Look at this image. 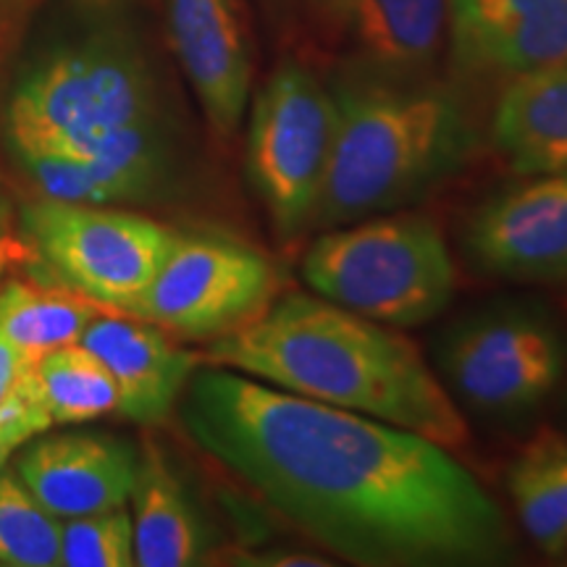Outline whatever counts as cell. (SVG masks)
Masks as SVG:
<instances>
[{
	"label": "cell",
	"instance_id": "cell-1",
	"mask_svg": "<svg viewBox=\"0 0 567 567\" xmlns=\"http://www.w3.org/2000/svg\"><path fill=\"white\" fill-rule=\"evenodd\" d=\"M187 434L337 557L365 567L513 559L505 513L442 444L379 417L195 371Z\"/></svg>",
	"mask_w": 567,
	"mask_h": 567
},
{
	"label": "cell",
	"instance_id": "cell-2",
	"mask_svg": "<svg viewBox=\"0 0 567 567\" xmlns=\"http://www.w3.org/2000/svg\"><path fill=\"white\" fill-rule=\"evenodd\" d=\"M9 137L51 200H142L168 176L151 71L113 34L71 45L34 69L11 97Z\"/></svg>",
	"mask_w": 567,
	"mask_h": 567
},
{
	"label": "cell",
	"instance_id": "cell-3",
	"mask_svg": "<svg viewBox=\"0 0 567 567\" xmlns=\"http://www.w3.org/2000/svg\"><path fill=\"white\" fill-rule=\"evenodd\" d=\"M200 354L203 365L379 417L446 450L467 444L465 417L421 350L386 323L318 295L279 297L250 323L210 339Z\"/></svg>",
	"mask_w": 567,
	"mask_h": 567
},
{
	"label": "cell",
	"instance_id": "cell-4",
	"mask_svg": "<svg viewBox=\"0 0 567 567\" xmlns=\"http://www.w3.org/2000/svg\"><path fill=\"white\" fill-rule=\"evenodd\" d=\"M334 101L337 140L318 229L405 208L471 155L473 132L446 92L344 84Z\"/></svg>",
	"mask_w": 567,
	"mask_h": 567
},
{
	"label": "cell",
	"instance_id": "cell-5",
	"mask_svg": "<svg viewBox=\"0 0 567 567\" xmlns=\"http://www.w3.org/2000/svg\"><path fill=\"white\" fill-rule=\"evenodd\" d=\"M302 279L323 300L410 329L444 313L457 268L431 218L381 213L326 229L305 252Z\"/></svg>",
	"mask_w": 567,
	"mask_h": 567
},
{
	"label": "cell",
	"instance_id": "cell-6",
	"mask_svg": "<svg viewBox=\"0 0 567 567\" xmlns=\"http://www.w3.org/2000/svg\"><path fill=\"white\" fill-rule=\"evenodd\" d=\"M337 140V101L300 63H284L255 97L247 176L279 237L313 226Z\"/></svg>",
	"mask_w": 567,
	"mask_h": 567
},
{
	"label": "cell",
	"instance_id": "cell-7",
	"mask_svg": "<svg viewBox=\"0 0 567 567\" xmlns=\"http://www.w3.org/2000/svg\"><path fill=\"white\" fill-rule=\"evenodd\" d=\"M24 218L34 247L55 276L113 313H130L179 239L153 218L109 205L48 197L27 208Z\"/></svg>",
	"mask_w": 567,
	"mask_h": 567
},
{
	"label": "cell",
	"instance_id": "cell-8",
	"mask_svg": "<svg viewBox=\"0 0 567 567\" xmlns=\"http://www.w3.org/2000/svg\"><path fill=\"white\" fill-rule=\"evenodd\" d=\"M567 342L536 310L505 308L467 318L442 347V371L465 405L513 417L542 405L563 381Z\"/></svg>",
	"mask_w": 567,
	"mask_h": 567
},
{
	"label": "cell",
	"instance_id": "cell-9",
	"mask_svg": "<svg viewBox=\"0 0 567 567\" xmlns=\"http://www.w3.org/2000/svg\"><path fill=\"white\" fill-rule=\"evenodd\" d=\"M276 300L264 252L224 237H179L130 316L184 339H218Z\"/></svg>",
	"mask_w": 567,
	"mask_h": 567
},
{
	"label": "cell",
	"instance_id": "cell-10",
	"mask_svg": "<svg viewBox=\"0 0 567 567\" xmlns=\"http://www.w3.org/2000/svg\"><path fill=\"white\" fill-rule=\"evenodd\" d=\"M471 258L515 281H567V172L534 174L488 197L465 231Z\"/></svg>",
	"mask_w": 567,
	"mask_h": 567
},
{
	"label": "cell",
	"instance_id": "cell-11",
	"mask_svg": "<svg viewBox=\"0 0 567 567\" xmlns=\"http://www.w3.org/2000/svg\"><path fill=\"white\" fill-rule=\"evenodd\" d=\"M168 34L210 130L231 137L252 87V45L243 0H166Z\"/></svg>",
	"mask_w": 567,
	"mask_h": 567
},
{
	"label": "cell",
	"instance_id": "cell-12",
	"mask_svg": "<svg viewBox=\"0 0 567 567\" xmlns=\"http://www.w3.org/2000/svg\"><path fill=\"white\" fill-rule=\"evenodd\" d=\"M140 452L105 434L34 436L13 471L40 505L61 520L103 513L130 502Z\"/></svg>",
	"mask_w": 567,
	"mask_h": 567
},
{
	"label": "cell",
	"instance_id": "cell-13",
	"mask_svg": "<svg viewBox=\"0 0 567 567\" xmlns=\"http://www.w3.org/2000/svg\"><path fill=\"white\" fill-rule=\"evenodd\" d=\"M80 344L109 368L118 392L116 413L142 425L166 421L203 365L200 352L174 344L161 326L113 310L92 318Z\"/></svg>",
	"mask_w": 567,
	"mask_h": 567
},
{
	"label": "cell",
	"instance_id": "cell-14",
	"mask_svg": "<svg viewBox=\"0 0 567 567\" xmlns=\"http://www.w3.org/2000/svg\"><path fill=\"white\" fill-rule=\"evenodd\" d=\"M450 30L471 71L513 80L567 69V0H455Z\"/></svg>",
	"mask_w": 567,
	"mask_h": 567
},
{
	"label": "cell",
	"instance_id": "cell-15",
	"mask_svg": "<svg viewBox=\"0 0 567 567\" xmlns=\"http://www.w3.org/2000/svg\"><path fill=\"white\" fill-rule=\"evenodd\" d=\"M492 130L515 174H565L567 69L513 76L496 101Z\"/></svg>",
	"mask_w": 567,
	"mask_h": 567
},
{
	"label": "cell",
	"instance_id": "cell-16",
	"mask_svg": "<svg viewBox=\"0 0 567 567\" xmlns=\"http://www.w3.org/2000/svg\"><path fill=\"white\" fill-rule=\"evenodd\" d=\"M130 502L134 563L142 567H184L200 559L205 549L200 515L158 444L147 442L142 446Z\"/></svg>",
	"mask_w": 567,
	"mask_h": 567
},
{
	"label": "cell",
	"instance_id": "cell-17",
	"mask_svg": "<svg viewBox=\"0 0 567 567\" xmlns=\"http://www.w3.org/2000/svg\"><path fill=\"white\" fill-rule=\"evenodd\" d=\"M455 0H344L360 51L386 69L421 66L442 45Z\"/></svg>",
	"mask_w": 567,
	"mask_h": 567
},
{
	"label": "cell",
	"instance_id": "cell-18",
	"mask_svg": "<svg viewBox=\"0 0 567 567\" xmlns=\"http://www.w3.org/2000/svg\"><path fill=\"white\" fill-rule=\"evenodd\" d=\"M507 484L530 542L547 555L567 551V439H534L509 467Z\"/></svg>",
	"mask_w": 567,
	"mask_h": 567
},
{
	"label": "cell",
	"instance_id": "cell-19",
	"mask_svg": "<svg viewBox=\"0 0 567 567\" xmlns=\"http://www.w3.org/2000/svg\"><path fill=\"white\" fill-rule=\"evenodd\" d=\"M101 313V305L69 287L11 284L0 292V337L21 352L42 358L63 344L80 342L82 331Z\"/></svg>",
	"mask_w": 567,
	"mask_h": 567
},
{
	"label": "cell",
	"instance_id": "cell-20",
	"mask_svg": "<svg viewBox=\"0 0 567 567\" xmlns=\"http://www.w3.org/2000/svg\"><path fill=\"white\" fill-rule=\"evenodd\" d=\"M34 373L53 425L87 423L116 413L118 392L109 368L80 342L42 354L34 363Z\"/></svg>",
	"mask_w": 567,
	"mask_h": 567
},
{
	"label": "cell",
	"instance_id": "cell-21",
	"mask_svg": "<svg viewBox=\"0 0 567 567\" xmlns=\"http://www.w3.org/2000/svg\"><path fill=\"white\" fill-rule=\"evenodd\" d=\"M63 520L48 513L17 471H0V567L61 565Z\"/></svg>",
	"mask_w": 567,
	"mask_h": 567
},
{
	"label": "cell",
	"instance_id": "cell-22",
	"mask_svg": "<svg viewBox=\"0 0 567 567\" xmlns=\"http://www.w3.org/2000/svg\"><path fill=\"white\" fill-rule=\"evenodd\" d=\"M61 565L63 567L137 565L134 563L132 513L126 509V505L63 520Z\"/></svg>",
	"mask_w": 567,
	"mask_h": 567
},
{
	"label": "cell",
	"instance_id": "cell-23",
	"mask_svg": "<svg viewBox=\"0 0 567 567\" xmlns=\"http://www.w3.org/2000/svg\"><path fill=\"white\" fill-rule=\"evenodd\" d=\"M38 363V360H34ZM34 363H30L21 371V375L13 381L9 394L0 402V439L11 446L13 452L34 436L45 434L53 429L51 410L45 405V396L40 392L38 373H34Z\"/></svg>",
	"mask_w": 567,
	"mask_h": 567
},
{
	"label": "cell",
	"instance_id": "cell-24",
	"mask_svg": "<svg viewBox=\"0 0 567 567\" xmlns=\"http://www.w3.org/2000/svg\"><path fill=\"white\" fill-rule=\"evenodd\" d=\"M34 360L38 358L21 352L19 347H13L9 342V339L0 337V402H3V396L9 394V389L13 386V381L19 379L21 371H24L30 363H34Z\"/></svg>",
	"mask_w": 567,
	"mask_h": 567
},
{
	"label": "cell",
	"instance_id": "cell-25",
	"mask_svg": "<svg viewBox=\"0 0 567 567\" xmlns=\"http://www.w3.org/2000/svg\"><path fill=\"white\" fill-rule=\"evenodd\" d=\"M11 446L9 444H6L3 442V439H0V471H3V467H6V460H9L11 457Z\"/></svg>",
	"mask_w": 567,
	"mask_h": 567
}]
</instances>
